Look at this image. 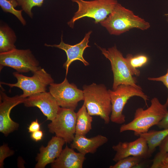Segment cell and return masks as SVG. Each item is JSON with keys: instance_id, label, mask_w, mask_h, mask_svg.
Here are the masks:
<instances>
[{"instance_id": "6da1fadb", "label": "cell", "mask_w": 168, "mask_h": 168, "mask_svg": "<svg viewBox=\"0 0 168 168\" xmlns=\"http://www.w3.org/2000/svg\"><path fill=\"white\" fill-rule=\"evenodd\" d=\"M150 106L146 109L142 108L137 109L134 118L131 122L122 124L119 128L122 133L132 131L135 135L147 132L152 126L157 125L168 112L167 106L162 104L156 97L151 100Z\"/></svg>"}, {"instance_id": "7a4b0ae2", "label": "cell", "mask_w": 168, "mask_h": 168, "mask_svg": "<svg viewBox=\"0 0 168 168\" xmlns=\"http://www.w3.org/2000/svg\"><path fill=\"white\" fill-rule=\"evenodd\" d=\"M100 23L106 29L110 34L116 35L133 28L143 30L150 27L148 22L118 3L112 12Z\"/></svg>"}, {"instance_id": "3957f363", "label": "cell", "mask_w": 168, "mask_h": 168, "mask_svg": "<svg viewBox=\"0 0 168 168\" xmlns=\"http://www.w3.org/2000/svg\"><path fill=\"white\" fill-rule=\"evenodd\" d=\"M84 103L87 111L91 116H99L108 124L110 121L112 104L110 95L106 87L95 83L83 87Z\"/></svg>"}, {"instance_id": "277c9868", "label": "cell", "mask_w": 168, "mask_h": 168, "mask_svg": "<svg viewBox=\"0 0 168 168\" xmlns=\"http://www.w3.org/2000/svg\"><path fill=\"white\" fill-rule=\"evenodd\" d=\"M78 5V8L72 19L68 22L72 28L77 20L84 17L95 20V24L103 21L112 12L118 3L117 0H71Z\"/></svg>"}, {"instance_id": "5b68a950", "label": "cell", "mask_w": 168, "mask_h": 168, "mask_svg": "<svg viewBox=\"0 0 168 168\" xmlns=\"http://www.w3.org/2000/svg\"><path fill=\"white\" fill-rule=\"evenodd\" d=\"M97 46L102 54L110 62L114 77L113 90H115L121 84L131 85L142 89L141 86L137 85L136 79L131 74L125 58L115 45L107 49Z\"/></svg>"}, {"instance_id": "8992f818", "label": "cell", "mask_w": 168, "mask_h": 168, "mask_svg": "<svg viewBox=\"0 0 168 168\" xmlns=\"http://www.w3.org/2000/svg\"><path fill=\"white\" fill-rule=\"evenodd\" d=\"M112 104L110 120L112 122L122 124L125 122V117L123 111L128 101L132 97L137 96L142 98L147 106L149 97L142 89L129 85L121 84L115 90H109Z\"/></svg>"}, {"instance_id": "52a82bcc", "label": "cell", "mask_w": 168, "mask_h": 168, "mask_svg": "<svg viewBox=\"0 0 168 168\" xmlns=\"http://www.w3.org/2000/svg\"><path fill=\"white\" fill-rule=\"evenodd\" d=\"M33 73V76L30 77L15 72L13 74L17 80L16 83L1 82L0 84L7 85L11 88L16 87L20 88L23 92L21 96L26 98L37 93L46 91L48 86L54 82L51 75L44 68H41Z\"/></svg>"}, {"instance_id": "ba28073f", "label": "cell", "mask_w": 168, "mask_h": 168, "mask_svg": "<svg viewBox=\"0 0 168 168\" xmlns=\"http://www.w3.org/2000/svg\"><path fill=\"white\" fill-rule=\"evenodd\" d=\"M8 67L15 69L17 72L33 73L41 68L39 61L29 49H15L9 52L0 53V67Z\"/></svg>"}, {"instance_id": "9c48e42d", "label": "cell", "mask_w": 168, "mask_h": 168, "mask_svg": "<svg viewBox=\"0 0 168 168\" xmlns=\"http://www.w3.org/2000/svg\"><path fill=\"white\" fill-rule=\"evenodd\" d=\"M76 121L74 110L60 107L55 118L48 124L49 131L62 138L66 143H70L75 137Z\"/></svg>"}, {"instance_id": "30bf717a", "label": "cell", "mask_w": 168, "mask_h": 168, "mask_svg": "<svg viewBox=\"0 0 168 168\" xmlns=\"http://www.w3.org/2000/svg\"><path fill=\"white\" fill-rule=\"evenodd\" d=\"M49 92L61 107L75 110L78 103L84 100L83 91L73 83H70L66 77L60 83H53L49 86Z\"/></svg>"}, {"instance_id": "8fae6325", "label": "cell", "mask_w": 168, "mask_h": 168, "mask_svg": "<svg viewBox=\"0 0 168 168\" xmlns=\"http://www.w3.org/2000/svg\"><path fill=\"white\" fill-rule=\"evenodd\" d=\"M26 98L21 95L10 97L1 90L0 94V132L5 136L17 130L19 124L12 120L10 116L12 109L16 106L24 103Z\"/></svg>"}, {"instance_id": "7c38bea8", "label": "cell", "mask_w": 168, "mask_h": 168, "mask_svg": "<svg viewBox=\"0 0 168 168\" xmlns=\"http://www.w3.org/2000/svg\"><path fill=\"white\" fill-rule=\"evenodd\" d=\"M24 105L27 107H37L47 117L53 120L56 117L60 107L49 92L37 93L26 98Z\"/></svg>"}, {"instance_id": "4fadbf2b", "label": "cell", "mask_w": 168, "mask_h": 168, "mask_svg": "<svg viewBox=\"0 0 168 168\" xmlns=\"http://www.w3.org/2000/svg\"><path fill=\"white\" fill-rule=\"evenodd\" d=\"M92 31L86 33L83 39L79 43L74 45H71L65 43L63 39V35L61 36V40L58 44L51 45L45 44L44 45L48 47H55L64 50L66 53L67 59L63 64V67L66 70V75L67 74L69 67L73 61L78 60L87 66L89 63L83 57V54L85 50L90 47L88 45L89 39Z\"/></svg>"}, {"instance_id": "5bb4252c", "label": "cell", "mask_w": 168, "mask_h": 168, "mask_svg": "<svg viewBox=\"0 0 168 168\" xmlns=\"http://www.w3.org/2000/svg\"><path fill=\"white\" fill-rule=\"evenodd\" d=\"M112 148L116 152L113 159L115 162L130 156H139L143 159L149 157L147 142L141 137L132 142H119Z\"/></svg>"}, {"instance_id": "9a60e30c", "label": "cell", "mask_w": 168, "mask_h": 168, "mask_svg": "<svg viewBox=\"0 0 168 168\" xmlns=\"http://www.w3.org/2000/svg\"><path fill=\"white\" fill-rule=\"evenodd\" d=\"M65 143L62 138L56 136L53 137L46 146L40 147V153L36 157L37 162L35 167L44 168L48 164L52 163L60 155Z\"/></svg>"}, {"instance_id": "2e32d148", "label": "cell", "mask_w": 168, "mask_h": 168, "mask_svg": "<svg viewBox=\"0 0 168 168\" xmlns=\"http://www.w3.org/2000/svg\"><path fill=\"white\" fill-rule=\"evenodd\" d=\"M85 155L76 152L66 145L58 157L51 165L52 168H82Z\"/></svg>"}, {"instance_id": "e0dca14e", "label": "cell", "mask_w": 168, "mask_h": 168, "mask_svg": "<svg viewBox=\"0 0 168 168\" xmlns=\"http://www.w3.org/2000/svg\"><path fill=\"white\" fill-rule=\"evenodd\" d=\"M108 141L106 137L101 135L90 138H87L86 136L75 135L70 147L85 155L88 153L94 154L98 148Z\"/></svg>"}, {"instance_id": "ac0fdd59", "label": "cell", "mask_w": 168, "mask_h": 168, "mask_svg": "<svg viewBox=\"0 0 168 168\" xmlns=\"http://www.w3.org/2000/svg\"><path fill=\"white\" fill-rule=\"evenodd\" d=\"M92 118L83 103L76 113L75 134L86 136L92 129Z\"/></svg>"}, {"instance_id": "d6986e66", "label": "cell", "mask_w": 168, "mask_h": 168, "mask_svg": "<svg viewBox=\"0 0 168 168\" xmlns=\"http://www.w3.org/2000/svg\"><path fill=\"white\" fill-rule=\"evenodd\" d=\"M168 135V128L162 130H151L141 133L138 136L144 138L147 142L148 147V155L150 157L159 146L166 137Z\"/></svg>"}, {"instance_id": "ffe728a7", "label": "cell", "mask_w": 168, "mask_h": 168, "mask_svg": "<svg viewBox=\"0 0 168 168\" xmlns=\"http://www.w3.org/2000/svg\"><path fill=\"white\" fill-rule=\"evenodd\" d=\"M16 37L12 30L6 25L0 27V53L7 52L15 49Z\"/></svg>"}, {"instance_id": "44dd1931", "label": "cell", "mask_w": 168, "mask_h": 168, "mask_svg": "<svg viewBox=\"0 0 168 168\" xmlns=\"http://www.w3.org/2000/svg\"><path fill=\"white\" fill-rule=\"evenodd\" d=\"M125 58L131 74L137 77L139 76L140 74V71L138 68L145 65L148 61V57L144 54L133 56L131 54H128Z\"/></svg>"}, {"instance_id": "7402d4cb", "label": "cell", "mask_w": 168, "mask_h": 168, "mask_svg": "<svg viewBox=\"0 0 168 168\" xmlns=\"http://www.w3.org/2000/svg\"><path fill=\"white\" fill-rule=\"evenodd\" d=\"M17 5L18 4L16 0H0V6L3 11L13 14L23 25H25L26 22L22 15L23 10H17L15 8Z\"/></svg>"}, {"instance_id": "603a6c76", "label": "cell", "mask_w": 168, "mask_h": 168, "mask_svg": "<svg viewBox=\"0 0 168 168\" xmlns=\"http://www.w3.org/2000/svg\"><path fill=\"white\" fill-rule=\"evenodd\" d=\"M143 158L138 156H130L122 159L110 168H131L138 165Z\"/></svg>"}, {"instance_id": "cb8c5ba5", "label": "cell", "mask_w": 168, "mask_h": 168, "mask_svg": "<svg viewBox=\"0 0 168 168\" xmlns=\"http://www.w3.org/2000/svg\"><path fill=\"white\" fill-rule=\"evenodd\" d=\"M18 5L21 6L22 10L31 18L33 17L32 9L35 6H42L44 0H16Z\"/></svg>"}, {"instance_id": "d4e9b609", "label": "cell", "mask_w": 168, "mask_h": 168, "mask_svg": "<svg viewBox=\"0 0 168 168\" xmlns=\"http://www.w3.org/2000/svg\"><path fill=\"white\" fill-rule=\"evenodd\" d=\"M152 168H168V153L160 151L153 160Z\"/></svg>"}, {"instance_id": "484cf974", "label": "cell", "mask_w": 168, "mask_h": 168, "mask_svg": "<svg viewBox=\"0 0 168 168\" xmlns=\"http://www.w3.org/2000/svg\"><path fill=\"white\" fill-rule=\"evenodd\" d=\"M14 152L11 149L7 144L4 143L0 147V168H4V160L13 155Z\"/></svg>"}, {"instance_id": "4316f807", "label": "cell", "mask_w": 168, "mask_h": 168, "mask_svg": "<svg viewBox=\"0 0 168 168\" xmlns=\"http://www.w3.org/2000/svg\"><path fill=\"white\" fill-rule=\"evenodd\" d=\"M147 79L149 81L162 82L167 88L168 91V68L165 74L157 77H148ZM165 104L168 107V95Z\"/></svg>"}, {"instance_id": "83f0119b", "label": "cell", "mask_w": 168, "mask_h": 168, "mask_svg": "<svg viewBox=\"0 0 168 168\" xmlns=\"http://www.w3.org/2000/svg\"><path fill=\"white\" fill-rule=\"evenodd\" d=\"M40 125L38 122L37 119L35 121L32 122L28 128V132L33 133L35 131L39 130L40 129Z\"/></svg>"}, {"instance_id": "f1b7e54d", "label": "cell", "mask_w": 168, "mask_h": 168, "mask_svg": "<svg viewBox=\"0 0 168 168\" xmlns=\"http://www.w3.org/2000/svg\"><path fill=\"white\" fill-rule=\"evenodd\" d=\"M43 136V132L40 130L32 133L30 135L31 138L37 142L41 140Z\"/></svg>"}, {"instance_id": "f546056e", "label": "cell", "mask_w": 168, "mask_h": 168, "mask_svg": "<svg viewBox=\"0 0 168 168\" xmlns=\"http://www.w3.org/2000/svg\"><path fill=\"white\" fill-rule=\"evenodd\" d=\"M157 126L160 129H166L168 128V112Z\"/></svg>"}, {"instance_id": "4dcf8cb0", "label": "cell", "mask_w": 168, "mask_h": 168, "mask_svg": "<svg viewBox=\"0 0 168 168\" xmlns=\"http://www.w3.org/2000/svg\"><path fill=\"white\" fill-rule=\"evenodd\" d=\"M159 147L160 151L168 153V135L162 141Z\"/></svg>"}, {"instance_id": "1f68e13d", "label": "cell", "mask_w": 168, "mask_h": 168, "mask_svg": "<svg viewBox=\"0 0 168 168\" xmlns=\"http://www.w3.org/2000/svg\"><path fill=\"white\" fill-rule=\"evenodd\" d=\"M165 15H166V16H168V13H167V14H165Z\"/></svg>"}]
</instances>
